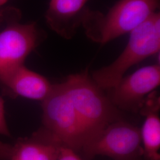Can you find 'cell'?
Instances as JSON below:
<instances>
[{
	"instance_id": "cell-8",
	"label": "cell",
	"mask_w": 160,
	"mask_h": 160,
	"mask_svg": "<svg viewBox=\"0 0 160 160\" xmlns=\"http://www.w3.org/2000/svg\"><path fill=\"white\" fill-rule=\"evenodd\" d=\"M0 82L14 95L42 102L49 96L53 86L45 77L24 65L0 75Z\"/></svg>"
},
{
	"instance_id": "cell-7",
	"label": "cell",
	"mask_w": 160,
	"mask_h": 160,
	"mask_svg": "<svg viewBox=\"0 0 160 160\" xmlns=\"http://www.w3.org/2000/svg\"><path fill=\"white\" fill-rule=\"evenodd\" d=\"M90 0H50L46 12L48 24L66 39H72L82 26Z\"/></svg>"
},
{
	"instance_id": "cell-13",
	"label": "cell",
	"mask_w": 160,
	"mask_h": 160,
	"mask_svg": "<svg viewBox=\"0 0 160 160\" xmlns=\"http://www.w3.org/2000/svg\"><path fill=\"white\" fill-rule=\"evenodd\" d=\"M13 146L0 141V160H10Z\"/></svg>"
},
{
	"instance_id": "cell-4",
	"label": "cell",
	"mask_w": 160,
	"mask_h": 160,
	"mask_svg": "<svg viewBox=\"0 0 160 160\" xmlns=\"http://www.w3.org/2000/svg\"><path fill=\"white\" fill-rule=\"evenodd\" d=\"M86 160L105 155L114 160H145L141 130L120 119L110 123L81 151Z\"/></svg>"
},
{
	"instance_id": "cell-11",
	"label": "cell",
	"mask_w": 160,
	"mask_h": 160,
	"mask_svg": "<svg viewBox=\"0 0 160 160\" xmlns=\"http://www.w3.org/2000/svg\"><path fill=\"white\" fill-rule=\"evenodd\" d=\"M58 160H82V159L72 149L65 147H61Z\"/></svg>"
},
{
	"instance_id": "cell-10",
	"label": "cell",
	"mask_w": 160,
	"mask_h": 160,
	"mask_svg": "<svg viewBox=\"0 0 160 160\" xmlns=\"http://www.w3.org/2000/svg\"><path fill=\"white\" fill-rule=\"evenodd\" d=\"M60 147L42 128L31 137L17 141L10 160H58Z\"/></svg>"
},
{
	"instance_id": "cell-1",
	"label": "cell",
	"mask_w": 160,
	"mask_h": 160,
	"mask_svg": "<svg viewBox=\"0 0 160 160\" xmlns=\"http://www.w3.org/2000/svg\"><path fill=\"white\" fill-rule=\"evenodd\" d=\"M63 83L85 139V146L110 123L122 119L119 109L94 82L87 69L69 75Z\"/></svg>"
},
{
	"instance_id": "cell-9",
	"label": "cell",
	"mask_w": 160,
	"mask_h": 160,
	"mask_svg": "<svg viewBox=\"0 0 160 160\" xmlns=\"http://www.w3.org/2000/svg\"><path fill=\"white\" fill-rule=\"evenodd\" d=\"M160 97L157 92H152L147 97L139 112L145 116L141 131L145 160H160Z\"/></svg>"
},
{
	"instance_id": "cell-3",
	"label": "cell",
	"mask_w": 160,
	"mask_h": 160,
	"mask_svg": "<svg viewBox=\"0 0 160 160\" xmlns=\"http://www.w3.org/2000/svg\"><path fill=\"white\" fill-rule=\"evenodd\" d=\"M160 49L159 12L130 33L123 51L109 65L95 71L92 79L102 90H110L134 65L158 53Z\"/></svg>"
},
{
	"instance_id": "cell-15",
	"label": "cell",
	"mask_w": 160,
	"mask_h": 160,
	"mask_svg": "<svg viewBox=\"0 0 160 160\" xmlns=\"http://www.w3.org/2000/svg\"><path fill=\"white\" fill-rule=\"evenodd\" d=\"M8 0H0V6H2L7 2Z\"/></svg>"
},
{
	"instance_id": "cell-12",
	"label": "cell",
	"mask_w": 160,
	"mask_h": 160,
	"mask_svg": "<svg viewBox=\"0 0 160 160\" xmlns=\"http://www.w3.org/2000/svg\"><path fill=\"white\" fill-rule=\"evenodd\" d=\"M0 135L9 137L10 132L6 123L4 100L0 97Z\"/></svg>"
},
{
	"instance_id": "cell-2",
	"label": "cell",
	"mask_w": 160,
	"mask_h": 160,
	"mask_svg": "<svg viewBox=\"0 0 160 160\" xmlns=\"http://www.w3.org/2000/svg\"><path fill=\"white\" fill-rule=\"evenodd\" d=\"M160 0H119L106 14L88 9L82 23L87 37L104 45L130 33L158 12Z\"/></svg>"
},
{
	"instance_id": "cell-5",
	"label": "cell",
	"mask_w": 160,
	"mask_h": 160,
	"mask_svg": "<svg viewBox=\"0 0 160 160\" xmlns=\"http://www.w3.org/2000/svg\"><path fill=\"white\" fill-rule=\"evenodd\" d=\"M160 84V65L144 67L130 75L123 77L110 89L112 92L109 99L119 110L138 113L147 97Z\"/></svg>"
},
{
	"instance_id": "cell-6",
	"label": "cell",
	"mask_w": 160,
	"mask_h": 160,
	"mask_svg": "<svg viewBox=\"0 0 160 160\" xmlns=\"http://www.w3.org/2000/svg\"><path fill=\"white\" fill-rule=\"evenodd\" d=\"M41 34L34 23H10L0 33V75L24 65Z\"/></svg>"
},
{
	"instance_id": "cell-14",
	"label": "cell",
	"mask_w": 160,
	"mask_h": 160,
	"mask_svg": "<svg viewBox=\"0 0 160 160\" xmlns=\"http://www.w3.org/2000/svg\"><path fill=\"white\" fill-rule=\"evenodd\" d=\"M6 16L7 14L5 12H4L2 10H0V23H2L4 21V18L6 19Z\"/></svg>"
}]
</instances>
